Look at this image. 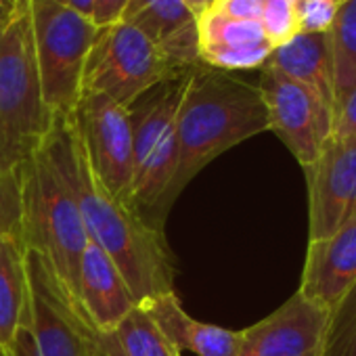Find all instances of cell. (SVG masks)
Here are the masks:
<instances>
[{
  "label": "cell",
  "instance_id": "6da1fadb",
  "mask_svg": "<svg viewBox=\"0 0 356 356\" xmlns=\"http://www.w3.org/2000/svg\"><path fill=\"white\" fill-rule=\"evenodd\" d=\"M42 145L76 197L88 241L118 266L136 306L174 291V264L161 229L101 187L88 163L76 113L53 118Z\"/></svg>",
  "mask_w": 356,
  "mask_h": 356
},
{
  "label": "cell",
  "instance_id": "7a4b0ae2",
  "mask_svg": "<svg viewBox=\"0 0 356 356\" xmlns=\"http://www.w3.org/2000/svg\"><path fill=\"white\" fill-rule=\"evenodd\" d=\"M266 130L268 113L260 88L200 63L178 109L176 170L163 197V214L212 159Z\"/></svg>",
  "mask_w": 356,
  "mask_h": 356
},
{
  "label": "cell",
  "instance_id": "3957f363",
  "mask_svg": "<svg viewBox=\"0 0 356 356\" xmlns=\"http://www.w3.org/2000/svg\"><path fill=\"white\" fill-rule=\"evenodd\" d=\"M15 178L19 189L22 243L38 252L76 298L78 268L88 235L74 193L57 172L44 145L17 168Z\"/></svg>",
  "mask_w": 356,
  "mask_h": 356
},
{
  "label": "cell",
  "instance_id": "277c9868",
  "mask_svg": "<svg viewBox=\"0 0 356 356\" xmlns=\"http://www.w3.org/2000/svg\"><path fill=\"white\" fill-rule=\"evenodd\" d=\"M51 126L28 9L0 34V176H15L42 147Z\"/></svg>",
  "mask_w": 356,
  "mask_h": 356
},
{
  "label": "cell",
  "instance_id": "5b68a950",
  "mask_svg": "<svg viewBox=\"0 0 356 356\" xmlns=\"http://www.w3.org/2000/svg\"><path fill=\"white\" fill-rule=\"evenodd\" d=\"M193 70L155 84L130 107H126L132 124L134 151L132 200L143 218L145 212L153 214L151 225L157 229H161L165 216L163 197L176 170L178 109H181Z\"/></svg>",
  "mask_w": 356,
  "mask_h": 356
},
{
  "label": "cell",
  "instance_id": "8992f818",
  "mask_svg": "<svg viewBox=\"0 0 356 356\" xmlns=\"http://www.w3.org/2000/svg\"><path fill=\"white\" fill-rule=\"evenodd\" d=\"M30 19L44 103L53 118L74 115L82 99L86 59L101 28L53 0H32Z\"/></svg>",
  "mask_w": 356,
  "mask_h": 356
},
{
  "label": "cell",
  "instance_id": "52a82bcc",
  "mask_svg": "<svg viewBox=\"0 0 356 356\" xmlns=\"http://www.w3.org/2000/svg\"><path fill=\"white\" fill-rule=\"evenodd\" d=\"M189 72V70H187ZM183 74L163 51L136 28L115 22L101 28L84 67V92L105 95L122 107H130L155 84Z\"/></svg>",
  "mask_w": 356,
  "mask_h": 356
},
{
  "label": "cell",
  "instance_id": "ba28073f",
  "mask_svg": "<svg viewBox=\"0 0 356 356\" xmlns=\"http://www.w3.org/2000/svg\"><path fill=\"white\" fill-rule=\"evenodd\" d=\"M26 270L28 327L38 356H101L99 331L90 325L53 266L38 252L26 248Z\"/></svg>",
  "mask_w": 356,
  "mask_h": 356
},
{
  "label": "cell",
  "instance_id": "9c48e42d",
  "mask_svg": "<svg viewBox=\"0 0 356 356\" xmlns=\"http://www.w3.org/2000/svg\"><path fill=\"white\" fill-rule=\"evenodd\" d=\"M76 122L88 163L101 187L113 200L136 210L132 200L134 151L128 109L105 95L84 92L76 109Z\"/></svg>",
  "mask_w": 356,
  "mask_h": 356
},
{
  "label": "cell",
  "instance_id": "30bf717a",
  "mask_svg": "<svg viewBox=\"0 0 356 356\" xmlns=\"http://www.w3.org/2000/svg\"><path fill=\"white\" fill-rule=\"evenodd\" d=\"M260 95L273 130L302 168H308L333 132V109L304 84L273 65L260 67Z\"/></svg>",
  "mask_w": 356,
  "mask_h": 356
},
{
  "label": "cell",
  "instance_id": "8fae6325",
  "mask_svg": "<svg viewBox=\"0 0 356 356\" xmlns=\"http://www.w3.org/2000/svg\"><path fill=\"white\" fill-rule=\"evenodd\" d=\"M304 174L308 241H312L331 235L356 212V138L331 136Z\"/></svg>",
  "mask_w": 356,
  "mask_h": 356
},
{
  "label": "cell",
  "instance_id": "7c38bea8",
  "mask_svg": "<svg viewBox=\"0 0 356 356\" xmlns=\"http://www.w3.org/2000/svg\"><path fill=\"white\" fill-rule=\"evenodd\" d=\"M329 310L296 291L275 312L243 329L241 356H323Z\"/></svg>",
  "mask_w": 356,
  "mask_h": 356
},
{
  "label": "cell",
  "instance_id": "4fadbf2b",
  "mask_svg": "<svg viewBox=\"0 0 356 356\" xmlns=\"http://www.w3.org/2000/svg\"><path fill=\"white\" fill-rule=\"evenodd\" d=\"M200 61L220 72L264 67L275 51L260 22L237 19L216 9L197 19Z\"/></svg>",
  "mask_w": 356,
  "mask_h": 356
},
{
  "label": "cell",
  "instance_id": "5bb4252c",
  "mask_svg": "<svg viewBox=\"0 0 356 356\" xmlns=\"http://www.w3.org/2000/svg\"><path fill=\"white\" fill-rule=\"evenodd\" d=\"M356 283V212L331 235L308 241L300 293L331 310Z\"/></svg>",
  "mask_w": 356,
  "mask_h": 356
},
{
  "label": "cell",
  "instance_id": "9a60e30c",
  "mask_svg": "<svg viewBox=\"0 0 356 356\" xmlns=\"http://www.w3.org/2000/svg\"><path fill=\"white\" fill-rule=\"evenodd\" d=\"M120 22L136 28L157 44L178 72L202 63L197 17L185 0H128Z\"/></svg>",
  "mask_w": 356,
  "mask_h": 356
},
{
  "label": "cell",
  "instance_id": "2e32d148",
  "mask_svg": "<svg viewBox=\"0 0 356 356\" xmlns=\"http://www.w3.org/2000/svg\"><path fill=\"white\" fill-rule=\"evenodd\" d=\"M78 304L99 333H111L136 306L111 258L92 241L86 243L78 268Z\"/></svg>",
  "mask_w": 356,
  "mask_h": 356
},
{
  "label": "cell",
  "instance_id": "e0dca14e",
  "mask_svg": "<svg viewBox=\"0 0 356 356\" xmlns=\"http://www.w3.org/2000/svg\"><path fill=\"white\" fill-rule=\"evenodd\" d=\"M143 306L181 352L189 350L195 356H241L243 331L195 321L185 312L174 291L157 296Z\"/></svg>",
  "mask_w": 356,
  "mask_h": 356
},
{
  "label": "cell",
  "instance_id": "ac0fdd59",
  "mask_svg": "<svg viewBox=\"0 0 356 356\" xmlns=\"http://www.w3.org/2000/svg\"><path fill=\"white\" fill-rule=\"evenodd\" d=\"M266 65H273L287 78L304 84L333 109L335 84L329 32L296 34L291 40L277 47L270 53Z\"/></svg>",
  "mask_w": 356,
  "mask_h": 356
},
{
  "label": "cell",
  "instance_id": "d6986e66",
  "mask_svg": "<svg viewBox=\"0 0 356 356\" xmlns=\"http://www.w3.org/2000/svg\"><path fill=\"white\" fill-rule=\"evenodd\" d=\"M26 245L17 235L0 233V350H11L17 333L28 325Z\"/></svg>",
  "mask_w": 356,
  "mask_h": 356
},
{
  "label": "cell",
  "instance_id": "ffe728a7",
  "mask_svg": "<svg viewBox=\"0 0 356 356\" xmlns=\"http://www.w3.org/2000/svg\"><path fill=\"white\" fill-rule=\"evenodd\" d=\"M329 36L337 105V101H341L356 86V0H341Z\"/></svg>",
  "mask_w": 356,
  "mask_h": 356
},
{
  "label": "cell",
  "instance_id": "44dd1931",
  "mask_svg": "<svg viewBox=\"0 0 356 356\" xmlns=\"http://www.w3.org/2000/svg\"><path fill=\"white\" fill-rule=\"evenodd\" d=\"M111 333L124 356H181L145 306H134Z\"/></svg>",
  "mask_w": 356,
  "mask_h": 356
},
{
  "label": "cell",
  "instance_id": "7402d4cb",
  "mask_svg": "<svg viewBox=\"0 0 356 356\" xmlns=\"http://www.w3.org/2000/svg\"><path fill=\"white\" fill-rule=\"evenodd\" d=\"M323 356H356V283L329 310Z\"/></svg>",
  "mask_w": 356,
  "mask_h": 356
},
{
  "label": "cell",
  "instance_id": "603a6c76",
  "mask_svg": "<svg viewBox=\"0 0 356 356\" xmlns=\"http://www.w3.org/2000/svg\"><path fill=\"white\" fill-rule=\"evenodd\" d=\"M291 3L298 34L329 32L339 9V0H291Z\"/></svg>",
  "mask_w": 356,
  "mask_h": 356
},
{
  "label": "cell",
  "instance_id": "cb8c5ba5",
  "mask_svg": "<svg viewBox=\"0 0 356 356\" xmlns=\"http://www.w3.org/2000/svg\"><path fill=\"white\" fill-rule=\"evenodd\" d=\"M0 233L19 237V189L15 176H0Z\"/></svg>",
  "mask_w": 356,
  "mask_h": 356
},
{
  "label": "cell",
  "instance_id": "d4e9b609",
  "mask_svg": "<svg viewBox=\"0 0 356 356\" xmlns=\"http://www.w3.org/2000/svg\"><path fill=\"white\" fill-rule=\"evenodd\" d=\"M335 138H356V86L333 107V132Z\"/></svg>",
  "mask_w": 356,
  "mask_h": 356
},
{
  "label": "cell",
  "instance_id": "484cf974",
  "mask_svg": "<svg viewBox=\"0 0 356 356\" xmlns=\"http://www.w3.org/2000/svg\"><path fill=\"white\" fill-rule=\"evenodd\" d=\"M128 5V0H95V9H92V24L97 28L111 26L122 19V13Z\"/></svg>",
  "mask_w": 356,
  "mask_h": 356
},
{
  "label": "cell",
  "instance_id": "4316f807",
  "mask_svg": "<svg viewBox=\"0 0 356 356\" xmlns=\"http://www.w3.org/2000/svg\"><path fill=\"white\" fill-rule=\"evenodd\" d=\"M0 356H38V350H36V343L28 325L19 329L15 346L11 350H0Z\"/></svg>",
  "mask_w": 356,
  "mask_h": 356
},
{
  "label": "cell",
  "instance_id": "83f0119b",
  "mask_svg": "<svg viewBox=\"0 0 356 356\" xmlns=\"http://www.w3.org/2000/svg\"><path fill=\"white\" fill-rule=\"evenodd\" d=\"M28 9L30 7H22L15 3V0H0V34H3L15 22V17L19 13L28 11Z\"/></svg>",
  "mask_w": 356,
  "mask_h": 356
},
{
  "label": "cell",
  "instance_id": "f1b7e54d",
  "mask_svg": "<svg viewBox=\"0 0 356 356\" xmlns=\"http://www.w3.org/2000/svg\"><path fill=\"white\" fill-rule=\"evenodd\" d=\"M99 348H101V356H124L113 333H99Z\"/></svg>",
  "mask_w": 356,
  "mask_h": 356
},
{
  "label": "cell",
  "instance_id": "f546056e",
  "mask_svg": "<svg viewBox=\"0 0 356 356\" xmlns=\"http://www.w3.org/2000/svg\"><path fill=\"white\" fill-rule=\"evenodd\" d=\"M53 3L67 7L84 17H92V9H95V0H53Z\"/></svg>",
  "mask_w": 356,
  "mask_h": 356
},
{
  "label": "cell",
  "instance_id": "4dcf8cb0",
  "mask_svg": "<svg viewBox=\"0 0 356 356\" xmlns=\"http://www.w3.org/2000/svg\"><path fill=\"white\" fill-rule=\"evenodd\" d=\"M216 3V0H185V5L189 7V11L200 19L206 11L212 9V5Z\"/></svg>",
  "mask_w": 356,
  "mask_h": 356
},
{
  "label": "cell",
  "instance_id": "1f68e13d",
  "mask_svg": "<svg viewBox=\"0 0 356 356\" xmlns=\"http://www.w3.org/2000/svg\"><path fill=\"white\" fill-rule=\"evenodd\" d=\"M15 3H17V5H22V7H30L32 0H15Z\"/></svg>",
  "mask_w": 356,
  "mask_h": 356
},
{
  "label": "cell",
  "instance_id": "d6a6232c",
  "mask_svg": "<svg viewBox=\"0 0 356 356\" xmlns=\"http://www.w3.org/2000/svg\"><path fill=\"white\" fill-rule=\"evenodd\" d=\"M339 3H341V0H339Z\"/></svg>",
  "mask_w": 356,
  "mask_h": 356
}]
</instances>
